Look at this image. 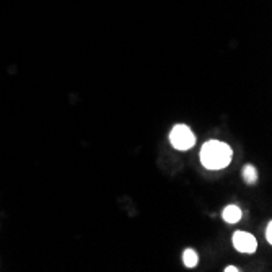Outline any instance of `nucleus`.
Here are the masks:
<instances>
[{
  "label": "nucleus",
  "instance_id": "f257e3e1",
  "mask_svg": "<svg viewBox=\"0 0 272 272\" xmlns=\"http://www.w3.org/2000/svg\"><path fill=\"white\" fill-rule=\"evenodd\" d=\"M232 148L220 140H209L200 148V162L209 170H222L232 162Z\"/></svg>",
  "mask_w": 272,
  "mask_h": 272
},
{
  "label": "nucleus",
  "instance_id": "f03ea898",
  "mask_svg": "<svg viewBox=\"0 0 272 272\" xmlns=\"http://www.w3.org/2000/svg\"><path fill=\"white\" fill-rule=\"evenodd\" d=\"M170 140H171V145L174 148H178V150H189L196 144V137L192 134V130L184 124H178L173 127Z\"/></svg>",
  "mask_w": 272,
  "mask_h": 272
},
{
  "label": "nucleus",
  "instance_id": "7ed1b4c3",
  "mask_svg": "<svg viewBox=\"0 0 272 272\" xmlns=\"http://www.w3.org/2000/svg\"><path fill=\"white\" fill-rule=\"evenodd\" d=\"M233 246L240 253H254L256 251V238L246 232H236L233 235Z\"/></svg>",
  "mask_w": 272,
  "mask_h": 272
},
{
  "label": "nucleus",
  "instance_id": "20e7f679",
  "mask_svg": "<svg viewBox=\"0 0 272 272\" xmlns=\"http://www.w3.org/2000/svg\"><path fill=\"white\" fill-rule=\"evenodd\" d=\"M222 217H223V220L228 222V223H236L241 218V210H240L238 206H228V207H225Z\"/></svg>",
  "mask_w": 272,
  "mask_h": 272
},
{
  "label": "nucleus",
  "instance_id": "39448f33",
  "mask_svg": "<svg viewBox=\"0 0 272 272\" xmlns=\"http://www.w3.org/2000/svg\"><path fill=\"white\" fill-rule=\"evenodd\" d=\"M243 178H244V183L246 184H254L258 181V171L254 168L253 165H246L243 168Z\"/></svg>",
  "mask_w": 272,
  "mask_h": 272
},
{
  "label": "nucleus",
  "instance_id": "423d86ee",
  "mask_svg": "<svg viewBox=\"0 0 272 272\" xmlns=\"http://www.w3.org/2000/svg\"><path fill=\"white\" fill-rule=\"evenodd\" d=\"M183 261H184V264H186L188 267L197 266V262H199L197 253L194 250H186V251L183 253Z\"/></svg>",
  "mask_w": 272,
  "mask_h": 272
},
{
  "label": "nucleus",
  "instance_id": "0eeeda50",
  "mask_svg": "<svg viewBox=\"0 0 272 272\" xmlns=\"http://www.w3.org/2000/svg\"><path fill=\"white\" fill-rule=\"evenodd\" d=\"M266 238H267L269 243L272 241V223H267V228H266Z\"/></svg>",
  "mask_w": 272,
  "mask_h": 272
},
{
  "label": "nucleus",
  "instance_id": "6e6552de",
  "mask_svg": "<svg viewBox=\"0 0 272 272\" xmlns=\"http://www.w3.org/2000/svg\"><path fill=\"white\" fill-rule=\"evenodd\" d=\"M225 270H226V272H233V270H238V269H236V267H233V266H228Z\"/></svg>",
  "mask_w": 272,
  "mask_h": 272
}]
</instances>
